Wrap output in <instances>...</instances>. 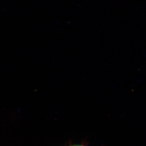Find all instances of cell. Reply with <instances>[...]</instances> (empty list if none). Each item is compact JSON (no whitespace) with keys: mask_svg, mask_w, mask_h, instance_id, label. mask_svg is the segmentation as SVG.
Returning a JSON list of instances; mask_svg holds the SVG:
<instances>
[]
</instances>
